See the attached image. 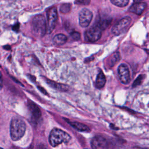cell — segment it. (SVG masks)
I'll return each mask as SVG.
<instances>
[{
  "instance_id": "4",
  "label": "cell",
  "mask_w": 149,
  "mask_h": 149,
  "mask_svg": "<svg viewBox=\"0 0 149 149\" xmlns=\"http://www.w3.org/2000/svg\"><path fill=\"white\" fill-rule=\"evenodd\" d=\"M131 22L132 19L129 16L122 18L113 26L112 28V33L116 36L125 33L129 27Z\"/></svg>"
},
{
  "instance_id": "22",
  "label": "cell",
  "mask_w": 149,
  "mask_h": 149,
  "mask_svg": "<svg viewBox=\"0 0 149 149\" xmlns=\"http://www.w3.org/2000/svg\"><path fill=\"white\" fill-rule=\"evenodd\" d=\"M2 81H3V80H2V74H1V72H0V90L2 88Z\"/></svg>"
},
{
  "instance_id": "12",
  "label": "cell",
  "mask_w": 149,
  "mask_h": 149,
  "mask_svg": "<svg viewBox=\"0 0 149 149\" xmlns=\"http://www.w3.org/2000/svg\"><path fill=\"white\" fill-rule=\"evenodd\" d=\"M29 108L32 114V116L35 119H38L41 116V112L38 107L33 102L29 103Z\"/></svg>"
},
{
  "instance_id": "23",
  "label": "cell",
  "mask_w": 149,
  "mask_h": 149,
  "mask_svg": "<svg viewBox=\"0 0 149 149\" xmlns=\"http://www.w3.org/2000/svg\"><path fill=\"white\" fill-rule=\"evenodd\" d=\"M19 24H17V25H15L14 27H13V30H15V31H16V30H19Z\"/></svg>"
},
{
  "instance_id": "21",
  "label": "cell",
  "mask_w": 149,
  "mask_h": 149,
  "mask_svg": "<svg viewBox=\"0 0 149 149\" xmlns=\"http://www.w3.org/2000/svg\"><path fill=\"white\" fill-rule=\"evenodd\" d=\"M71 37L73 40H79L80 38V34L77 31H73L70 34Z\"/></svg>"
},
{
  "instance_id": "17",
  "label": "cell",
  "mask_w": 149,
  "mask_h": 149,
  "mask_svg": "<svg viewBox=\"0 0 149 149\" xmlns=\"http://www.w3.org/2000/svg\"><path fill=\"white\" fill-rule=\"evenodd\" d=\"M111 2L117 6L124 7L128 4L129 0H111Z\"/></svg>"
},
{
  "instance_id": "24",
  "label": "cell",
  "mask_w": 149,
  "mask_h": 149,
  "mask_svg": "<svg viewBox=\"0 0 149 149\" xmlns=\"http://www.w3.org/2000/svg\"><path fill=\"white\" fill-rule=\"evenodd\" d=\"M135 2H139L140 1H143V0H133Z\"/></svg>"
},
{
  "instance_id": "16",
  "label": "cell",
  "mask_w": 149,
  "mask_h": 149,
  "mask_svg": "<svg viewBox=\"0 0 149 149\" xmlns=\"http://www.w3.org/2000/svg\"><path fill=\"white\" fill-rule=\"evenodd\" d=\"M120 59V55L119 53H115L112 55L109 59L108 61V64L110 67H112L115 65V63Z\"/></svg>"
},
{
  "instance_id": "11",
  "label": "cell",
  "mask_w": 149,
  "mask_h": 149,
  "mask_svg": "<svg viewBox=\"0 0 149 149\" xmlns=\"http://www.w3.org/2000/svg\"><path fill=\"white\" fill-rule=\"evenodd\" d=\"M46 83L52 88L58 90V91H67L69 89V87L68 86L61 84V83H56L55 81L50 80L48 79H45Z\"/></svg>"
},
{
  "instance_id": "7",
  "label": "cell",
  "mask_w": 149,
  "mask_h": 149,
  "mask_svg": "<svg viewBox=\"0 0 149 149\" xmlns=\"http://www.w3.org/2000/svg\"><path fill=\"white\" fill-rule=\"evenodd\" d=\"M92 19L93 13L90 10L86 8H83L80 11L79 20V24L82 27H87L90 24Z\"/></svg>"
},
{
  "instance_id": "18",
  "label": "cell",
  "mask_w": 149,
  "mask_h": 149,
  "mask_svg": "<svg viewBox=\"0 0 149 149\" xmlns=\"http://www.w3.org/2000/svg\"><path fill=\"white\" fill-rule=\"evenodd\" d=\"M70 4L69 3H63L62 4L60 7V11L61 13L66 14L68 13L70 10Z\"/></svg>"
},
{
  "instance_id": "15",
  "label": "cell",
  "mask_w": 149,
  "mask_h": 149,
  "mask_svg": "<svg viewBox=\"0 0 149 149\" xmlns=\"http://www.w3.org/2000/svg\"><path fill=\"white\" fill-rule=\"evenodd\" d=\"M67 41V37L63 34H58L53 38V42L55 45H61L64 44Z\"/></svg>"
},
{
  "instance_id": "14",
  "label": "cell",
  "mask_w": 149,
  "mask_h": 149,
  "mask_svg": "<svg viewBox=\"0 0 149 149\" xmlns=\"http://www.w3.org/2000/svg\"><path fill=\"white\" fill-rule=\"evenodd\" d=\"M106 83V78L102 71H100L98 74L95 80V87L98 88H102Z\"/></svg>"
},
{
  "instance_id": "6",
  "label": "cell",
  "mask_w": 149,
  "mask_h": 149,
  "mask_svg": "<svg viewBox=\"0 0 149 149\" xmlns=\"http://www.w3.org/2000/svg\"><path fill=\"white\" fill-rule=\"evenodd\" d=\"M102 36L101 29L97 25L88 29L85 34L86 40L90 42H95L98 40Z\"/></svg>"
},
{
  "instance_id": "20",
  "label": "cell",
  "mask_w": 149,
  "mask_h": 149,
  "mask_svg": "<svg viewBox=\"0 0 149 149\" xmlns=\"http://www.w3.org/2000/svg\"><path fill=\"white\" fill-rule=\"evenodd\" d=\"M74 3L79 5H88L90 3V0H75Z\"/></svg>"
},
{
  "instance_id": "5",
  "label": "cell",
  "mask_w": 149,
  "mask_h": 149,
  "mask_svg": "<svg viewBox=\"0 0 149 149\" xmlns=\"http://www.w3.org/2000/svg\"><path fill=\"white\" fill-rule=\"evenodd\" d=\"M47 32L51 33L54 30L57 20H58V12L56 7L50 8L47 13Z\"/></svg>"
},
{
  "instance_id": "3",
  "label": "cell",
  "mask_w": 149,
  "mask_h": 149,
  "mask_svg": "<svg viewBox=\"0 0 149 149\" xmlns=\"http://www.w3.org/2000/svg\"><path fill=\"white\" fill-rule=\"evenodd\" d=\"M31 28L36 36L43 37L47 33V22L45 17L41 15L35 16L31 22Z\"/></svg>"
},
{
  "instance_id": "8",
  "label": "cell",
  "mask_w": 149,
  "mask_h": 149,
  "mask_svg": "<svg viewBox=\"0 0 149 149\" xmlns=\"http://www.w3.org/2000/svg\"><path fill=\"white\" fill-rule=\"evenodd\" d=\"M118 77L120 81L125 84H127L131 80L130 71L128 66L125 64H121L118 69Z\"/></svg>"
},
{
  "instance_id": "10",
  "label": "cell",
  "mask_w": 149,
  "mask_h": 149,
  "mask_svg": "<svg viewBox=\"0 0 149 149\" xmlns=\"http://www.w3.org/2000/svg\"><path fill=\"white\" fill-rule=\"evenodd\" d=\"M147 3L146 2H136L133 3L129 9V10L137 15L142 13L143 10L146 8Z\"/></svg>"
},
{
  "instance_id": "19",
  "label": "cell",
  "mask_w": 149,
  "mask_h": 149,
  "mask_svg": "<svg viewBox=\"0 0 149 149\" xmlns=\"http://www.w3.org/2000/svg\"><path fill=\"white\" fill-rule=\"evenodd\" d=\"M143 79H144V76H143V75H142V74L139 75V76L137 77V79L134 80V81L133 82V84H132L133 87H136V86L140 85V84L141 83V82H142Z\"/></svg>"
},
{
  "instance_id": "13",
  "label": "cell",
  "mask_w": 149,
  "mask_h": 149,
  "mask_svg": "<svg viewBox=\"0 0 149 149\" xmlns=\"http://www.w3.org/2000/svg\"><path fill=\"white\" fill-rule=\"evenodd\" d=\"M67 122L69 123V125H71V126L74 127L77 131L83 132H87L90 131L89 127L87 126H86V125H84L81 123L76 122V121H69V120H68Z\"/></svg>"
},
{
  "instance_id": "25",
  "label": "cell",
  "mask_w": 149,
  "mask_h": 149,
  "mask_svg": "<svg viewBox=\"0 0 149 149\" xmlns=\"http://www.w3.org/2000/svg\"><path fill=\"white\" fill-rule=\"evenodd\" d=\"M0 149H3V148H1V147H0Z\"/></svg>"
},
{
  "instance_id": "9",
  "label": "cell",
  "mask_w": 149,
  "mask_h": 149,
  "mask_svg": "<svg viewBox=\"0 0 149 149\" xmlns=\"http://www.w3.org/2000/svg\"><path fill=\"white\" fill-rule=\"evenodd\" d=\"M93 149H106L107 147V140L101 136H96L93 138L91 142Z\"/></svg>"
},
{
  "instance_id": "1",
  "label": "cell",
  "mask_w": 149,
  "mask_h": 149,
  "mask_svg": "<svg viewBox=\"0 0 149 149\" xmlns=\"http://www.w3.org/2000/svg\"><path fill=\"white\" fill-rule=\"evenodd\" d=\"M26 131L24 122L19 117H13L11 120L10 133L13 140L16 141L21 139Z\"/></svg>"
},
{
  "instance_id": "2",
  "label": "cell",
  "mask_w": 149,
  "mask_h": 149,
  "mask_svg": "<svg viewBox=\"0 0 149 149\" xmlns=\"http://www.w3.org/2000/svg\"><path fill=\"white\" fill-rule=\"evenodd\" d=\"M70 136L64 132L63 130L54 128L53 129L49 134V142L51 146L56 147L62 143H68L70 140Z\"/></svg>"
}]
</instances>
